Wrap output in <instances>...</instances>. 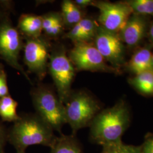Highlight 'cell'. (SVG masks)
Here are the masks:
<instances>
[{
	"instance_id": "e0dca14e",
	"label": "cell",
	"mask_w": 153,
	"mask_h": 153,
	"mask_svg": "<svg viewBox=\"0 0 153 153\" xmlns=\"http://www.w3.org/2000/svg\"><path fill=\"white\" fill-rule=\"evenodd\" d=\"M61 14L65 26L71 28L83 18L82 10L70 0H64L62 2Z\"/></svg>"
},
{
	"instance_id": "d4e9b609",
	"label": "cell",
	"mask_w": 153,
	"mask_h": 153,
	"mask_svg": "<svg viewBox=\"0 0 153 153\" xmlns=\"http://www.w3.org/2000/svg\"><path fill=\"white\" fill-rule=\"evenodd\" d=\"M149 37V39L150 42V45L153 47V21L150 23L149 29H148V35Z\"/></svg>"
},
{
	"instance_id": "7402d4cb",
	"label": "cell",
	"mask_w": 153,
	"mask_h": 153,
	"mask_svg": "<svg viewBox=\"0 0 153 153\" xmlns=\"http://www.w3.org/2000/svg\"><path fill=\"white\" fill-rule=\"evenodd\" d=\"M142 153H153V133H149L141 145Z\"/></svg>"
},
{
	"instance_id": "ffe728a7",
	"label": "cell",
	"mask_w": 153,
	"mask_h": 153,
	"mask_svg": "<svg viewBox=\"0 0 153 153\" xmlns=\"http://www.w3.org/2000/svg\"><path fill=\"white\" fill-rule=\"evenodd\" d=\"M103 149L107 153H142L141 146L126 145L122 141Z\"/></svg>"
},
{
	"instance_id": "9c48e42d",
	"label": "cell",
	"mask_w": 153,
	"mask_h": 153,
	"mask_svg": "<svg viewBox=\"0 0 153 153\" xmlns=\"http://www.w3.org/2000/svg\"><path fill=\"white\" fill-rule=\"evenodd\" d=\"M22 47V38L18 30L9 22H3L0 24L1 58L21 73L30 82V78L19 63V53Z\"/></svg>"
},
{
	"instance_id": "484cf974",
	"label": "cell",
	"mask_w": 153,
	"mask_h": 153,
	"mask_svg": "<svg viewBox=\"0 0 153 153\" xmlns=\"http://www.w3.org/2000/svg\"><path fill=\"white\" fill-rule=\"evenodd\" d=\"M3 134L2 131L0 130V153H2V146H3Z\"/></svg>"
},
{
	"instance_id": "7c38bea8",
	"label": "cell",
	"mask_w": 153,
	"mask_h": 153,
	"mask_svg": "<svg viewBox=\"0 0 153 153\" xmlns=\"http://www.w3.org/2000/svg\"><path fill=\"white\" fill-rule=\"evenodd\" d=\"M150 45L137 49L131 59L126 62V70L137 75L143 71L153 70V52Z\"/></svg>"
},
{
	"instance_id": "6da1fadb",
	"label": "cell",
	"mask_w": 153,
	"mask_h": 153,
	"mask_svg": "<svg viewBox=\"0 0 153 153\" xmlns=\"http://www.w3.org/2000/svg\"><path fill=\"white\" fill-rule=\"evenodd\" d=\"M130 123L129 106L120 99L114 106L101 110L94 117L90 126L91 139L103 148L119 143Z\"/></svg>"
},
{
	"instance_id": "603a6c76",
	"label": "cell",
	"mask_w": 153,
	"mask_h": 153,
	"mask_svg": "<svg viewBox=\"0 0 153 153\" xmlns=\"http://www.w3.org/2000/svg\"><path fill=\"white\" fill-rule=\"evenodd\" d=\"M9 95L6 74L3 71L0 72V98Z\"/></svg>"
},
{
	"instance_id": "277c9868",
	"label": "cell",
	"mask_w": 153,
	"mask_h": 153,
	"mask_svg": "<svg viewBox=\"0 0 153 153\" xmlns=\"http://www.w3.org/2000/svg\"><path fill=\"white\" fill-rule=\"evenodd\" d=\"M31 97L36 114L53 131L61 133L66 121L64 104L57 94L42 86L33 90Z\"/></svg>"
},
{
	"instance_id": "d6986e66",
	"label": "cell",
	"mask_w": 153,
	"mask_h": 153,
	"mask_svg": "<svg viewBox=\"0 0 153 153\" xmlns=\"http://www.w3.org/2000/svg\"><path fill=\"white\" fill-rule=\"evenodd\" d=\"M132 13L145 16H153V0L126 1Z\"/></svg>"
},
{
	"instance_id": "30bf717a",
	"label": "cell",
	"mask_w": 153,
	"mask_h": 153,
	"mask_svg": "<svg viewBox=\"0 0 153 153\" xmlns=\"http://www.w3.org/2000/svg\"><path fill=\"white\" fill-rule=\"evenodd\" d=\"M23 48L24 61L28 71L42 79L48 67L51 55L49 43L42 36L26 38Z\"/></svg>"
},
{
	"instance_id": "5b68a950",
	"label": "cell",
	"mask_w": 153,
	"mask_h": 153,
	"mask_svg": "<svg viewBox=\"0 0 153 153\" xmlns=\"http://www.w3.org/2000/svg\"><path fill=\"white\" fill-rule=\"evenodd\" d=\"M48 68L57 89V94L64 104L71 94V84L76 69L64 47H56L52 51Z\"/></svg>"
},
{
	"instance_id": "3957f363",
	"label": "cell",
	"mask_w": 153,
	"mask_h": 153,
	"mask_svg": "<svg viewBox=\"0 0 153 153\" xmlns=\"http://www.w3.org/2000/svg\"><path fill=\"white\" fill-rule=\"evenodd\" d=\"M64 107L66 123L71 127L73 135L79 129L90 126L101 111L98 100L84 91H71Z\"/></svg>"
},
{
	"instance_id": "9a60e30c",
	"label": "cell",
	"mask_w": 153,
	"mask_h": 153,
	"mask_svg": "<svg viewBox=\"0 0 153 153\" xmlns=\"http://www.w3.org/2000/svg\"><path fill=\"white\" fill-rule=\"evenodd\" d=\"M128 82L138 93L144 96H153V70L143 71L129 78Z\"/></svg>"
},
{
	"instance_id": "4316f807",
	"label": "cell",
	"mask_w": 153,
	"mask_h": 153,
	"mask_svg": "<svg viewBox=\"0 0 153 153\" xmlns=\"http://www.w3.org/2000/svg\"><path fill=\"white\" fill-rule=\"evenodd\" d=\"M101 153H107V151L105 149H103V150H102V152Z\"/></svg>"
},
{
	"instance_id": "52a82bcc",
	"label": "cell",
	"mask_w": 153,
	"mask_h": 153,
	"mask_svg": "<svg viewBox=\"0 0 153 153\" xmlns=\"http://www.w3.org/2000/svg\"><path fill=\"white\" fill-rule=\"evenodd\" d=\"M93 6L99 11L98 25L111 33H119L133 13L126 1L111 2L94 1Z\"/></svg>"
},
{
	"instance_id": "83f0119b",
	"label": "cell",
	"mask_w": 153,
	"mask_h": 153,
	"mask_svg": "<svg viewBox=\"0 0 153 153\" xmlns=\"http://www.w3.org/2000/svg\"><path fill=\"white\" fill-rule=\"evenodd\" d=\"M25 153V152H23V153Z\"/></svg>"
},
{
	"instance_id": "7a4b0ae2",
	"label": "cell",
	"mask_w": 153,
	"mask_h": 153,
	"mask_svg": "<svg viewBox=\"0 0 153 153\" xmlns=\"http://www.w3.org/2000/svg\"><path fill=\"white\" fill-rule=\"evenodd\" d=\"M53 131L37 114L25 115L15 122L10 140L17 153L25 152L28 147L33 145L51 148L57 138Z\"/></svg>"
},
{
	"instance_id": "cb8c5ba5",
	"label": "cell",
	"mask_w": 153,
	"mask_h": 153,
	"mask_svg": "<svg viewBox=\"0 0 153 153\" xmlns=\"http://www.w3.org/2000/svg\"><path fill=\"white\" fill-rule=\"evenodd\" d=\"M94 1L92 0H76L74 1V4L81 9H85L88 6H93Z\"/></svg>"
},
{
	"instance_id": "44dd1931",
	"label": "cell",
	"mask_w": 153,
	"mask_h": 153,
	"mask_svg": "<svg viewBox=\"0 0 153 153\" xmlns=\"http://www.w3.org/2000/svg\"><path fill=\"white\" fill-rule=\"evenodd\" d=\"M61 16V13L57 12L49 13L43 16H42L43 31L46 33V35L49 33V31L54 26L55 23Z\"/></svg>"
},
{
	"instance_id": "2e32d148",
	"label": "cell",
	"mask_w": 153,
	"mask_h": 153,
	"mask_svg": "<svg viewBox=\"0 0 153 153\" xmlns=\"http://www.w3.org/2000/svg\"><path fill=\"white\" fill-rule=\"evenodd\" d=\"M51 153H82V152L74 135L61 134L56 138L51 148Z\"/></svg>"
},
{
	"instance_id": "8fae6325",
	"label": "cell",
	"mask_w": 153,
	"mask_h": 153,
	"mask_svg": "<svg viewBox=\"0 0 153 153\" xmlns=\"http://www.w3.org/2000/svg\"><path fill=\"white\" fill-rule=\"evenodd\" d=\"M149 25L148 16L132 13L119 33L121 40L129 48L136 47L147 36Z\"/></svg>"
},
{
	"instance_id": "4fadbf2b",
	"label": "cell",
	"mask_w": 153,
	"mask_h": 153,
	"mask_svg": "<svg viewBox=\"0 0 153 153\" xmlns=\"http://www.w3.org/2000/svg\"><path fill=\"white\" fill-rule=\"evenodd\" d=\"M98 27V23L92 19L83 18L72 28V36L76 43H91L94 40Z\"/></svg>"
},
{
	"instance_id": "8992f818",
	"label": "cell",
	"mask_w": 153,
	"mask_h": 153,
	"mask_svg": "<svg viewBox=\"0 0 153 153\" xmlns=\"http://www.w3.org/2000/svg\"><path fill=\"white\" fill-rule=\"evenodd\" d=\"M68 56L76 70L100 71L115 74L121 71L108 64L94 44L88 42L74 43Z\"/></svg>"
},
{
	"instance_id": "f1b7e54d",
	"label": "cell",
	"mask_w": 153,
	"mask_h": 153,
	"mask_svg": "<svg viewBox=\"0 0 153 153\" xmlns=\"http://www.w3.org/2000/svg\"></svg>"
},
{
	"instance_id": "ba28073f",
	"label": "cell",
	"mask_w": 153,
	"mask_h": 153,
	"mask_svg": "<svg viewBox=\"0 0 153 153\" xmlns=\"http://www.w3.org/2000/svg\"><path fill=\"white\" fill-rule=\"evenodd\" d=\"M94 42L105 61L113 68L121 71V67L126 62V47L119 33L108 31L99 25Z\"/></svg>"
},
{
	"instance_id": "5bb4252c",
	"label": "cell",
	"mask_w": 153,
	"mask_h": 153,
	"mask_svg": "<svg viewBox=\"0 0 153 153\" xmlns=\"http://www.w3.org/2000/svg\"><path fill=\"white\" fill-rule=\"evenodd\" d=\"M18 27L26 38H39L43 31L42 17L32 14L23 15L19 19Z\"/></svg>"
},
{
	"instance_id": "ac0fdd59",
	"label": "cell",
	"mask_w": 153,
	"mask_h": 153,
	"mask_svg": "<svg viewBox=\"0 0 153 153\" xmlns=\"http://www.w3.org/2000/svg\"><path fill=\"white\" fill-rule=\"evenodd\" d=\"M18 103L11 97L7 95L0 98V116L4 120L14 121L20 116L17 114Z\"/></svg>"
}]
</instances>
